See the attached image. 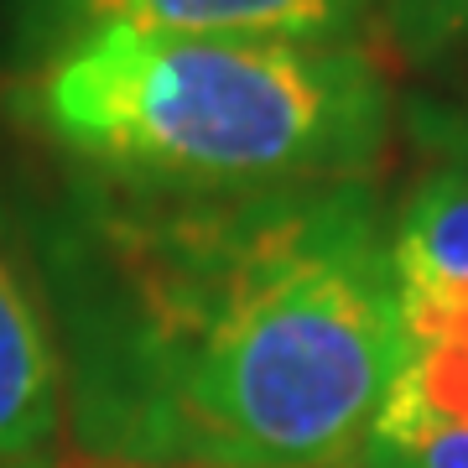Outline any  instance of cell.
<instances>
[{
    "label": "cell",
    "instance_id": "obj_1",
    "mask_svg": "<svg viewBox=\"0 0 468 468\" xmlns=\"http://www.w3.org/2000/svg\"><path fill=\"white\" fill-rule=\"evenodd\" d=\"M68 406L94 463L334 468L396 369L369 183L94 193L63 266Z\"/></svg>",
    "mask_w": 468,
    "mask_h": 468
},
{
    "label": "cell",
    "instance_id": "obj_2",
    "mask_svg": "<svg viewBox=\"0 0 468 468\" xmlns=\"http://www.w3.org/2000/svg\"><path fill=\"white\" fill-rule=\"evenodd\" d=\"M52 146L125 187L365 183L390 141V84L365 42H261L94 27L27 84Z\"/></svg>",
    "mask_w": 468,
    "mask_h": 468
},
{
    "label": "cell",
    "instance_id": "obj_3",
    "mask_svg": "<svg viewBox=\"0 0 468 468\" xmlns=\"http://www.w3.org/2000/svg\"><path fill=\"white\" fill-rule=\"evenodd\" d=\"M401 338L365 437L375 468H468V286L396 282Z\"/></svg>",
    "mask_w": 468,
    "mask_h": 468
},
{
    "label": "cell",
    "instance_id": "obj_4",
    "mask_svg": "<svg viewBox=\"0 0 468 468\" xmlns=\"http://www.w3.org/2000/svg\"><path fill=\"white\" fill-rule=\"evenodd\" d=\"M380 21V0H58V37L94 27L172 37H261L344 48Z\"/></svg>",
    "mask_w": 468,
    "mask_h": 468
},
{
    "label": "cell",
    "instance_id": "obj_5",
    "mask_svg": "<svg viewBox=\"0 0 468 468\" xmlns=\"http://www.w3.org/2000/svg\"><path fill=\"white\" fill-rule=\"evenodd\" d=\"M68 406V369L48 313L0 245V463L32 468L52 448Z\"/></svg>",
    "mask_w": 468,
    "mask_h": 468
},
{
    "label": "cell",
    "instance_id": "obj_6",
    "mask_svg": "<svg viewBox=\"0 0 468 468\" xmlns=\"http://www.w3.org/2000/svg\"><path fill=\"white\" fill-rule=\"evenodd\" d=\"M396 282L468 286V167H442L411 187L390 218Z\"/></svg>",
    "mask_w": 468,
    "mask_h": 468
},
{
    "label": "cell",
    "instance_id": "obj_7",
    "mask_svg": "<svg viewBox=\"0 0 468 468\" xmlns=\"http://www.w3.org/2000/svg\"><path fill=\"white\" fill-rule=\"evenodd\" d=\"M375 27L406 63H437L468 42V0H380Z\"/></svg>",
    "mask_w": 468,
    "mask_h": 468
},
{
    "label": "cell",
    "instance_id": "obj_8",
    "mask_svg": "<svg viewBox=\"0 0 468 468\" xmlns=\"http://www.w3.org/2000/svg\"><path fill=\"white\" fill-rule=\"evenodd\" d=\"M79 468H156V463H94V458H89V463H79Z\"/></svg>",
    "mask_w": 468,
    "mask_h": 468
},
{
    "label": "cell",
    "instance_id": "obj_9",
    "mask_svg": "<svg viewBox=\"0 0 468 468\" xmlns=\"http://www.w3.org/2000/svg\"><path fill=\"white\" fill-rule=\"evenodd\" d=\"M0 468H5V463H0Z\"/></svg>",
    "mask_w": 468,
    "mask_h": 468
}]
</instances>
